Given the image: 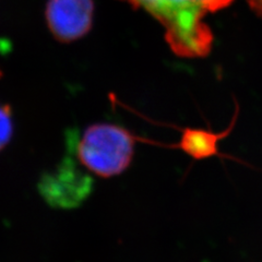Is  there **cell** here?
<instances>
[{"label": "cell", "instance_id": "obj_1", "mask_svg": "<svg viewBox=\"0 0 262 262\" xmlns=\"http://www.w3.org/2000/svg\"><path fill=\"white\" fill-rule=\"evenodd\" d=\"M149 12L165 29V38L176 55L187 58L207 56L213 35L204 22L214 0H122Z\"/></svg>", "mask_w": 262, "mask_h": 262}, {"label": "cell", "instance_id": "obj_2", "mask_svg": "<svg viewBox=\"0 0 262 262\" xmlns=\"http://www.w3.org/2000/svg\"><path fill=\"white\" fill-rule=\"evenodd\" d=\"M138 138L127 129L113 124L90 126L79 140L80 162L101 177L120 175L134 158Z\"/></svg>", "mask_w": 262, "mask_h": 262}, {"label": "cell", "instance_id": "obj_3", "mask_svg": "<svg viewBox=\"0 0 262 262\" xmlns=\"http://www.w3.org/2000/svg\"><path fill=\"white\" fill-rule=\"evenodd\" d=\"M44 199L57 208H75L91 192L92 179L73 162L66 159L56 170L42 177L38 185Z\"/></svg>", "mask_w": 262, "mask_h": 262}, {"label": "cell", "instance_id": "obj_4", "mask_svg": "<svg viewBox=\"0 0 262 262\" xmlns=\"http://www.w3.org/2000/svg\"><path fill=\"white\" fill-rule=\"evenodd\" d=\"M93 11V0H48L45 15L57 39L72 42L91 29Z\"/></svg>", "mask_w": 262, "mask_h": 262}, {"label": "cell", "instance_id": "obj_5", "mask_svg": "<svg viewBox=\"0 0 262 262\" xmlns=\"http://www.w3.org/2000/svg\"><path fill=\"white\" fill-rule=\"evenodd\" d=\"M236 116L232 121L231 126L226 130L221 133H213L211 130L185 128L182 130V137L176 144L163 145L169 149H176L183 151L188 157H190L193 161H203L211 158H226L225 154H222L219 149V143L225 139L235 125Z\"/></svg>", "mask_w": 262, "mask_h": 262}, {"label": "cell", "instance_id": "obj_6", "mask_svg": "<svg viewBox=\"0 0 262 262\" xmlns=\"http://www.w3.org/2000/svg\"><path fill=\"white\" fill-rule=\"evenodd\" d=\"M13 131L12 118L7 106H0V150L10 141Z\"/></svg>", "mask_w": 262, "mask_h": 262}, {"label": "cell", "instance_id": "obj_7", "mask_svg": "<svg viewBox=\"0 0 262 262\" xmlns=\"http://www.w3.org/2000/svg\"><path fill=\"white\" fill-rule=\"evenodd\" d=\"M251 9L262 19V0H247Z\"/></svg>", "mask_w": 262, "mask_h": 262}, {"label": "cell", "instance_id": "obj_8", "mask_svg": "<svg viewBox=\"0 0 262 262\" xmlns=\"http://www.w3.org/2000/svg\"><path fill=\"white\" fill-rule=\"evenodd\" d=\"M0 77H2V72H0Z\"/></svg>", "mask_w": 262, "mask_h": 262}]
</instances>
